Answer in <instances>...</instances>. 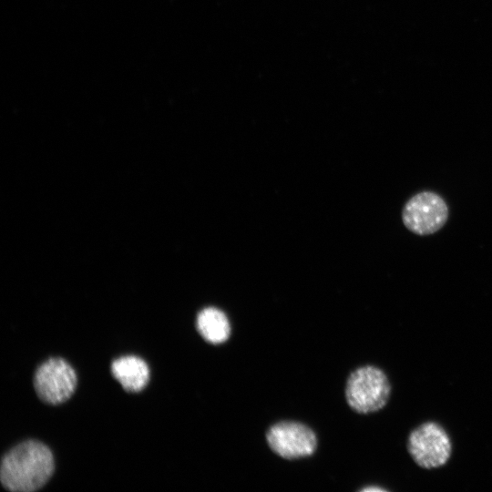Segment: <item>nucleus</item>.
<instances>
[{
    "label": "nucleus",
    "mask_w": 492,
    "mask_h": 492,
    "mask_svg": "<svg viewBox=\"0 0 492 492\" xmlns=\"http://www.w3.org/2000/svg\"><path fill=\"white\" fill-rule=\"evenodd\" d=\"M111 373L128 392L141 391L149 378L148 364L144 360L134 355L116 359L111 364Z\"/></svg>",
    "instance_id": "nucleus-7"
},
{
    "label": "nucleus",
    "mask_w": 492,
    "mask_h": 492,
    "mask_svg": "<svg viewBox=\"0 0 492 492\" xmlns=\"http://www.w3.org/2000/svg\"><path fill=\"white\" fill-rule=\"evenodd\" d=\"M363 490H364V491H374V490H376V491H382L383 489L380 488V487H368V488H364V489H363Z\"/></svg>",
    "instance_id": "nucleus-9"
},
{
    "label": "nucleus",
    "mask_w": 492,
    "mask_h": 492,
    "mask_svg": "<svg viewBox=\"0 0 492 492\" xmlns=\"http://www.w3.org/2000/svg\"><path fill=\"white\" fill-rule=\"evenodd\" d=\"M407 449L419 466L432 469L440 467L448 461L452 445L442 425L436 422H425L410 433Z\"/></svg>",
    "instance_id": "nucleus-4"
},
{
    "label": "nucleus",
    "mask_w": 492,
    "mask_h": 492,
    "mask_svg": "<svg viewBox=\"0 0 492 492\" xmlns=\"http://www.w3.org/2000/svg\"><path fill=\"white\" fill-rule=\"evenodd\" d=\"M77 374L73 367L61 358H51L36 370L34 386L44 402L57 405L67 400L75 391Z\"/></svg>",
    "instance_id": "nucleus-5"
},
{
    "label": "nucleus",
    "mask_w": 492,
    "mask_h": 492,
    "mask_svg": "<svg viewBox=\"0 0 492 492\" xmlns=\"http://www.w3.org/2000/svg\"><path fill=\"white\" fill-rule=\"evenodd\" d=\"M271 449L285 459H298L313 455L317 447V437L307 425L292 421H282L272 425L266 434Z\"/></svg>",
    "instance_id": "nucleus-6"
},
{
    "label": "nucleus",
    "mask_w": 492,
    "mask_h": 492,
    "mask_svg": "<svg viewBox=\"0 0 492 492\" xmlns=\"http://www.w3.org/2000/svg\"><path fill=\"white\" fill-rule=\"evenodd\" d=\"M54 457L41 442L28 440L18 444L2 459V485L13 492H31L42 487L53 474Z\"/></svg>",
    "instance_id": "nucleus-1"
},
{
    "label": "nucleus",
    "mask_w": 492,
    "mask_h": 492,
    "mask_svg": "<svg viewBox=\"0 0 492 492\" xmlns=\"http://www.w3.org/2000/svg\"><path fill=\"white\" fill-rule=\"evenodd\" d=\"M449 210L441 195L424 190L413 195L404 205L402 220L405 227L418 236H428L446 223Z\"/></svg>",
    "instance_id": "nucleus-3"
},
{
    "label": "nucleus",
    "mask_w": 492,
    "mask_h": 492,
    "mask_svg": "<svg viewBox=\"0 0 492 492\" xmlns=\"http://www.w3.org/2000/svg\"><path fill=\"white\" fill-rule=\"evenodd\" d=\"M391 393L389 380L383 370L366 365L354 370L348 377L345 398L349 406L359 414L379 411Z\"/></svg>",
    "instance_id": "nucleus-2"
},
{
    "label": "nucleus",
    "mask_w": 492,
    "mask_h": 492,
    "mask_svg": "<svg viewBox=\"0 0 492 492\" xmlns=\"http://www.w3.org/2000/svg\"><path fill=\"white\" fill-rule=\"evenodd\" d=\"M196 326L200 335L213 344L224 343L231 333L227 316L214 307L205 308L199 313Z\"/></svg>",
    "instance_id": "nucleus-8"
}]
</instances>
